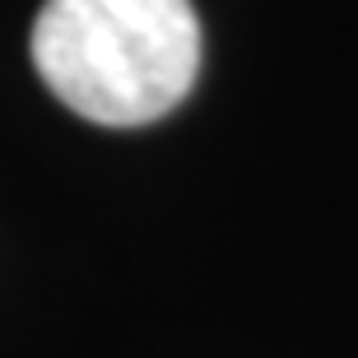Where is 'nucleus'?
<instances>
[{
    "instance_id": "f257e3e1",
    "label": "nucleus",
    "mask_w": 358,
    "mask_h": 358,
    "mask_svg": "<svg viewBox=\"0 0 358 358\" xmlns=\"http://www.w3.org/2000/svg\"><path fill=\"white\" fill-rule=\"evenodd\" d=\"M33 66L75 117L149 126L196 84L200 19L191 0H47Z\"/></svg>"
}]
</instances>
